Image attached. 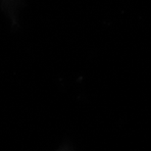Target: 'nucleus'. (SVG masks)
Returning a JSON list of instances; mask_svg holds the SVG:
<instances>
[{
	"label": "nucleus",
	"instance_id": "1",
	"mask_svg": "<svg viewBox=\"0 0 151 151\" xmlns=\"http://www.w3.org/2000/svg\"><path fill=\"white\" fill-rule=\"evenodd\" d=\"M6 2H9V1H13V0H5Z\"/></svg>",
	"mask_w": 151,
	"mask_h": 151
}]
</instances>
